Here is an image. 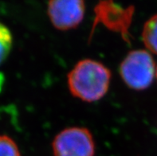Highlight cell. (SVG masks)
Here are the masks:
<instances>
[{
    "mask_svg": "<svg viewBox=\"0 0 157 156\" xmlns=\"http://www.w3.org/2000/svg\"><path fill=\"white\" fill-rule=\"evenodd\" d=\"M120 75L128 87L133 90H144L149 87L155 77L156 66L147 50L129 52L120 65Z\"/></svg>",
    "mask_w": 157,
    "mask_h": 156,
    "instance_id": "cell-2",
    "label": "cell"
},
{
    "mask_svg": "<svg viewBox=\"0 0 157 156\" xmlns=\"http://www.w3.org/2000/svg\"><path fill=\"white\" fill-rule=\"evenodd\" d=\"M86 13L82 0H51L48 2L47 14L52 25L58 30L66 31L78 26Z\"/></svg>",
    "mask_w": 157,
    "mask_h": 156,
    "instance_id": "cell-5",
    "label": "cell"
},
{
    "mask_svg": "<svg viewBox=\"0 0 157 156\" xmlns=\"http://www.w3.org/2000/svg\"><path fill=\"white\" fill-rule=\"evenodd\" d=\"M155 77H156V79H157V66H156V72H155Z\"/></svg>",
    "mask_w": 157,
    "mask_h": 156,
    "instance_id": "cell-9",
    "label": "cell"
},
{
    "mask_svg": "<svg viewBox=\"0 0 157 156\" xmlns=\"http://www.w3.org/2000/svg\"><path fill=\"white\" fill-rule=\"evenodd\" d=\"M142 40L147 50L157 55V14L151 17L144 24Z\"/></svg>",
    "mask_w": 157,
    "mask_h": 156,
    "instance_id": "cell-6",
    "label": "cell"
},
{
    "mask_svg": "<svg viewBox=\"0 0 157 156\" xmlns=\"http://www.w3.org/2000/svg\"><path fill=\"white\" fill-rule=\"evenodd\" d=\"M0 156H21L18 145L7 135H0Z\"/></svg>",
    "mask_w": 157,
    "mask_h": 156,
    "instance_id": "cell-8",
    "label": "cell"
},
{
    "mask_svg": "<svg viewBox=\"0 0 157 156\" xmlns=\"http://www.w3.org/2000/svg\"><path fill=\"white\" fill-rule=\"evenodd\" d=\"M13 38L10 30L0 22V64L8 57L11 50Z\"/></svg>",
    "mask_w": 157,
    "mask_h": 156,
    "instance_id": "cell-7",
    "label": "cell"
},
{
    "mask_svg": "<svg viewBox=\"0 0 157 156\" xmlns=\"http://www.w3.org/2000/svg\"><path fill=\"white\" fill-rule=\"evenodd\" d=\"M52 149L54 156H94L95 143L90 130L72 127L54 137Z\"/></svg>",
    "mask_w": 157,
    "mask_h": 156,
    "instance_id": "cell-3",
    "label": "cell"
},
{
    "mask_svg": "<svg viewBox=\"0 0 157 156\" xmlns=\"http://www.w3.org/2000/svg\"><path fill=\"white\" fill-rule=\"evenodd\" d=\"M112 73L105 65L92 59L81 60L67 76L71 94L85 102L102 99L109 89Z\"/></svg>",
    "mask_w": 157,
    "mask_h": 156,
    "instance_id": "cell-1",
    "label": "cell"
},
{
    "mask_svg": "<svg viewBox=\"0 0 157 156\" xmlns=\"http://www.w3.org/2000/svg\"><path fill=\"white\" fill-rule=\"evenodd\" d=\"M134 10L133 6L123 7L113 1L99 2L94 7L95 17L90 39L96 26L101 23L109 30L119 33L125 42H130L129 28L133 18Z\"/></svg>",
    "mask_w": 157,
    "mask_h": 156,
    "instance_id": "cell-4",
    "label": "cell"
}]
</instances>
